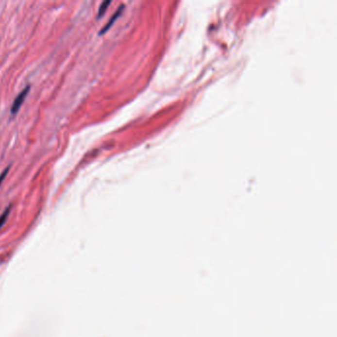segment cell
<instances>
[{
    "label": "cell",
    "mask_w": 337,
    "mask_h": 337,
    "mask_svg": "<svg viewBox=\"0 0 337 337\" xmlns=\"http://www.w3.org/2000/svg\"><path fill=\"white\" fill-rule=\"evenodd\" d=\"M11 208H12V206L9 205V207H7V208L5 209V211L3 212V214H2L1 216H0V229H1V228L4 226V223L6 222L7 218H8V216H9V214H10Z\"/></svg>",
    "instance_id": "3957f363"
},
{
    "label": "cell",
    "mask_w": 337,
    "mask_h": 337,
    "mask_svg": "<svg viewBox=\"0 0 337 337\" xmlns=\"http://www.w3.org/2000/svg\"><path fill=\"white\" fill-rule=\"evenodd\" d=\"M124 8H125V6L124 5H121L120 7H119V9L117 10V12L113 15V16H112L111 17V19L108 21V23L102 28V29H101V31L99 32V35H103V34H105L109 29H110V28L112 27V25H113L114 24V22L120 17V15L122 14V12H123V10H124Z\"/></svg>",
    "instance_id": "7a4b0ae2"
},
{
    "label": "cell",
    "mask_w": 337,
    "mask_h": 337,
    "mask_svg": "<svg viewBox=\"0 0 337 337\" xmlns=\"http://www.w3.org/2000/svg\"><path fill=\"white\" fill-rule=\"evenodd\" d=\"M111 4V1H110V0H107V1H104V2H102L101 3V5H100V7H99V10H98V18H101L103 15H104V13L106 12V10H107V7L109 6Z\"/></svg>",
    "instance_id": "277c9868"
},
{
    "label": "cell",
    "mask_w": 337,
    "mask_h": 337,
    "mask_svg": "<svg viewBox=\"0 0 337 337\" xmlns=\"http://www.w3.org/2000/svg\"><path fill=\"white\" fill-rule=\"evenodd\" d=\"M9 170H10V166H7V167L5 168V169L3 170V172H2L1 174H0V185L2 184V182H3L4 179L6 178V176H7L8 172H9Z\"/></svg>",
    "instance_id": "5b68a950"
},
{
    "label": "cell",
    "mask_w": 337,
    "mask_h": 337,
    "mask_svg": "<svg viewBox=\"0 0 337 337\" xmlns=\"http://www.w3.org/2000/svg\"><path fill=\"white\" fill-rule=\"evenodd\" d=\"M30 89H31V87H30V85H28L27 87H25V89L15 98V100H14V102H13V104H12V106H11V114L12 115H15V114H17L18 113V111H19V109H20V107L22 106V104H23V102H24V100H25V98L27 97V95H28V93H29V91H30Z\"/></svg>",
    "instance_id": "6da1fadb"
}]
</instances>
